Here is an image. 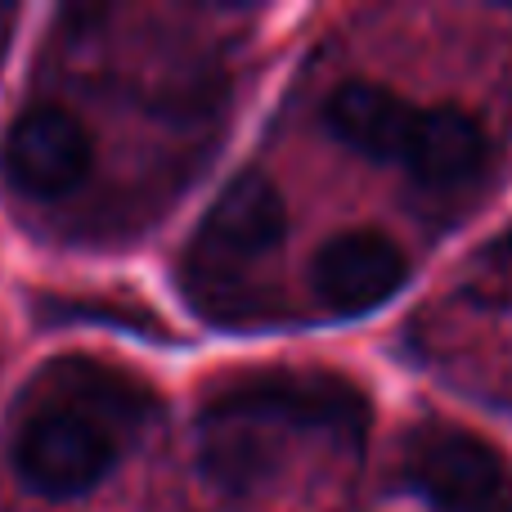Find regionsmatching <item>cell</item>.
<instances>
[{
    "instance_id": "6",
    "label": "cell",
    "mask_w": 512,
    "mask_h": 512,
    "mask_svg": "<svg viewBox=\"0 0 512 512\" xmlns=\"http://www.w3.org/2000/svg\"><path fill=\"white\" fill-rule=\"evenodd\" d=\"M409 279V261L387 234L378 230H342L319 243L310 261V288L324 301L328 315L360 319L387 306Z\"/></svg>"
},
{
    "instance_id": "3",
    "label": "cell",
    "mask_w": 512,
    "mask_h": 512,
    "mask_svg": "<svg viewBox=\"0 0 512 512\" xmlns=\"http://www.w3.org/2000/svg\"><path fill=\"white\" fill-rule=\"evenodd\" d=\"M198 423H252L261 432L306 427V432H333L342 441H364L369 400L337 373L256 369L234 373L207 391L198 405Z\"/></svg>"
},
{
    "instance_id": "1",
    "label": "cell",
    "mask_w": 512,
    "mask_h": 512,
    "mask_svg": "<svg viewBox=\"0 0 512 512\" xmlns=\"http://www.w3.org/2000/svg\"><path fill=\"white\" fill-rule=\"evenodd\" d=\"M45 378L54 400L36 405L14 432V472L41 499H77L113 472L122 427L140 423L149 396L90 360L54 364Z\"/></svg>"
},
{
    "instance_id": "5",
    "label": "cell",
    "mask_w": 512,
    "mask_h": 512,
    "mask_svg": "<svg viewBox=\"0 0 512 512\" xmlns=\"http://www.w3.org/2000/svg\"><path fill=\"white\" fill-rule=\"evenodd\" d=\"M405 481L441 512H481L504 490V459L468 427H418L405 450Z\"/></svg>"
},
{
    "instance_id": "7",
    "label": "cell",
    "mask_w": 512,
    "mask_h": 512,
    "mask_svg": "<svg viewBox=\"0 0 512 512\" xmlns=\"http://www.w3.org/2000/svg\"><path fill=\"white\" fill-rule=\"evenodd\" d=\"M418 122H423V108H414L409 99H400L396 90L378 86V81H342L324 99V126L351 153L373 162H400L405 167Z\"/></svg>"
},
{
    "instance_id": "8",
    "label": "cell",
    "mask_w": 512,
    "mask_h": 512,
    "mask_svg": "<svg viewBox=\"0 0 512 512\" xmlns=\"http://www.w3.org/2000/svg\"><path fill=\"white\" fill-rule=\"evenodd\" d=\"M486 153L490 140L477 117L454 104H441V108H423L405 171L427 189H454L486 167Z\"/></svg>"
},
{
    "instance_id": "4",
    "label": "cell",
    "mask_w": 512,
    "mask_h": 512,
    "mask_svg": "<svg viewBox=\"0 0 512 512\" xmlns=\"http://www.w3.org/2000/svg\"><path fill=\"white\" fill-rule=\"evenodd\" d=\"M95 140L77 113L59 104H36L9 122L0 140V171L27 198H63L90 176Z\"/></svg>"
},
{
    "instance_id": "2",
    "label": "cell",
    "mask_w": 512,
    "mask_h": 512,
    "mask_svg": "<svg viewBox=\"0 0 512 512\" xmlns=\"http://www.w3.org/2000/svg\"><path fill=\"white\" fill-rule=\"evenodd\" d=\"M283 234H288V212H283V198L274 189V180L256 167L239 171L216 194L194 243H189L185 292L194 297V306L203 315L207 310L221 315L225 306L221 297H239L243 274L279 248Z\"/></svg>"
}]
</instances>
